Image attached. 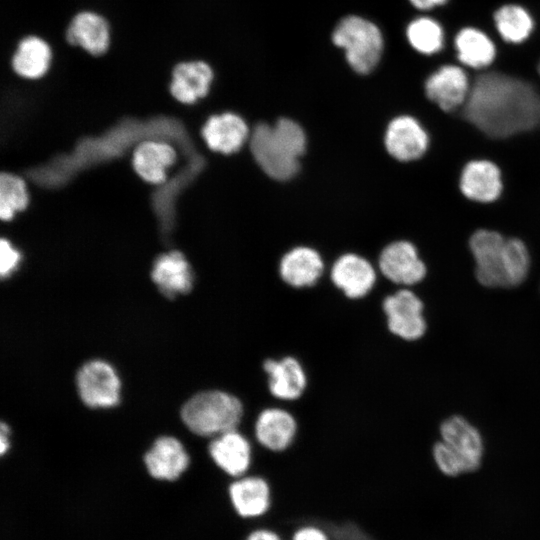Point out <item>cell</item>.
Segmentation results:
<instances>
[{
    "instance_id": "18",
    "label": "cell",
    "mask_w": 540,
    "mask_h": 540,
    "mask_svg": "<svg viewBox=\"0 0 540 540\" xmlns=\"http://www.w3.org/2000/svg\"><path fill=\"white\" fill-rule=\"evenodd\" d=\"M65 37L69 44L79 46L93 56H100L109 49L110 26L100 14L81 11L72 18Z\"/></svg>"
},
{
    "instance_id": "19",
    "label": "cell",
    "mask_w": 540,
    "mask_h": 540,
    "mask_svg": "<svg viewBox=\"0 0 540 540\" xmlns=\"http://www.w3.org/2000/svg\"><path fill=\"white\" fill-rule=\"evenodd\" d=\"M331 279L349 298H360L372 289L376 275L366 259L355 254H345L334 263Z\"/></svg>"
},
{
    "instance_id": "31",
    "label": "cell",
    "mask_w": 540,
    "mask_h": 540,
    "mask_svg": "<svg viewBox=\"0 0 540 540\" xmlns=\"http://www.w3.org/2000/svg\"><path fill=\"white\" fill-rule=\"evenodd\" d=\"M22 258L20 250L9 239L2 237L0 240V275L3 279L16 272Z\"/></svg>"
},
{
    "instance_id": "32",
    "label": "cell",
    "mask_w": 540,
    "mask_h": 540,
    "mask_svg": "<svg viewBox=\"0 0 540 540\" xmlns=\"http://www.w3.org/2000/svg\"><path fill=\"white\" fill-rule=\"evenodd\" d=\"M287 540H334L331 532L324 525L307 521L297 525L288 535Z\"/></svg>"
},
{
    "instance_id": "6",
    "label": "cell",
    "mask_w": 540,
    "mask_h": 540,
    "mask_svg": "<svg viewBox=\"0 0 540 540\" xmlns=\"http://www.w3.org/2000/svg\"><path fill=\"white\" fill-rule=\"evenodd\" d=\"M506 238L497 231L480 229L469 240L475 276L486 287H508L506 276Z\"/></svg>"
},
{
    "instance_id": "35",
    "label": "cell",
    "mask_w": 540,
    "mask_h": 540,
    "mask_svg": "<svg viewBox=\"0 0 540 540\" xmlns=\"http://www.w3.org/2000/svg\"><path fill=\"white\" fill-rule=\"evenodd\" d=\"M8 432L9 429L5 423L1 424L0 432V452L3 454L8 448Z\"/></svg>"
},
{
    "instance_id": "27",
    "label": "cell",
    "mask_w": 540,
    "mask_h": 540,
    "mask_svg": "<svg viewBox=\"0 0 540 540\" xmlns=\"http://www.w3.org/2000/svg\"><path fill=\"white\" fill-rule=\"evenodd\" d=\"M494 21L502 39L515 44L526 40L534 27L529 12L516 4L501 6L494 14Z\"/></svg>"
},
{
    "instance_id": "1",
    "label": "cell",
    "mask_w": 540,
    "mask_h": 540,
    "mask_svg": "<svg viewBox=\"0 0 540 540\" xmlns=\"http://www.w3.org/2000/svg\"><path fill=\"white\" fill-rule=\"evenodd\" d=\"M463 116L490 138H508L540 127V94L519 78L481 74L470 88Z\"/></svg>"
},
{
    "instance_id": "15",
    "label": "cell",
    "mask_w": 540,
    "mask_h": 540,
    "mask_svg": "<svg viewBox=\"0 0 540 540\" xmlns=\"http://www.w3.org/2000/svg\"><path fill=\"white\" fill-rule=\"evenodd\" d=\"M214 81V71L202 60L176 64L171 73L169 92L181 104L192 105L206 97Z\"/></svg>"
},
{
    "instance_id": "13",
    "label": "cell",
    "mask_w": 540,
    "mask_h": 540,
    "mask_svg": "<svg viewBox=\"0 0 540 540\" xmlns=\"http://www.w3.org/2000/svg\"><path fill=\"white\" fill-rule=\"evenodd\" d=\"M178 160L176 149L168 142L144 140L136 145L131 155V166L144 182L163 185L167 181V169Z\"/></svg>"
},
{
    "instance_id": "12",
    "label": "cell",
    "mask_w": 540,
    "mask_h": 540,
    "mask_svg": "<svg viewBox=\"0 0 540 540\" xmlns=\"http://www.w3.org/2000/svg\"><path fill=\"white\" fill-rule=\"evenodd\" d=\"M151 279L162 295L174 298L192 289L194 277L192 266L185 254L178 249H171L155 257Z\"/></svg>"
},
{
    "instance_id": "26",
    "label": "cell",
    "mask_w": 540,
    "mask_h": 540,
    "mask_svg": "<svg viewBox=\"0 0 540 540\" xmlns=\"http://www.w3.org/2000/svg\"><path fill=\"white\" fill-rule=\"evenodd\" d=\"M455 48L459 61L474 69L489 66L496 56L493 41L483 31L474 27H465L457 33Z\"/></svg>"
},
{
    "instance_id": "25",
    "label": "cell",
    "mask_w": 540,
    "mask_h": 540,
    "mask_svg": "<svg viewBox=\"0 0 540 540\" xmlns=\"http://www.w3.org/2000/svg\"><path fill=\"white\" fill-rule=\"evenodd\" d=\"M258 441L272 451H282L292 442L296 432V422L285 410L269 408L263 410L255 425Z\"/></svg>"
},
{
    "instance_id": "20",
    "label": "cell",
    "mask_w": 540,
    "mask_h": 540,
    "mask_svg": "<svg viewBox=\"0 0 540 540\" xmlns=\"http://www.w3.org/2000/svg\"><path fill=\"white\" fill-rule=\"evenodd\" d=\"M209 452L217 466L231 477L244 476L250 468V444L236 430L218 435L210 443Z\"/></svg>"
},
{
    "instance_id": "7",
    "label": "cell",
    "mask_w": 540,
    "mask_h": 540,
    "mask_svg": "<svg viewBox=\"0 0 540 540\" xmlns=\"http://www.w3.org/2000/svg\"><path fill=\"white\" fill-rule=\"evenodd\" d=\"M228 498L236 517L255 524L261 523L274 505L273 489L269 481L259 475L236 478L228 487Z\"/></svg>"
},
{
    "instance_id": "29",
    "label": "cell",
    "mask_w": 540,
    "mask_h": 540,
    "mask_svg": "<svg viewBox=\"0 0 540 540\" xmlns=\"http://www.w3.org/2000/svg\"><path fill=\"white\" fill-rule=\"evenodd\" d=\"M406 37L410 46L417 52L432 55L440 51L444 43L441 25L430 17H418L406 28Z\"/></svg>"
},
{
    "instance_id": "17",
    "label": "cell",
    "mask_w": 540,
    "mask_h": 540,
    "mask_svg": "<svg viewBox=\"0 0 540 540\" xmlns=\"http://www.w3.org/2000/svg\"><path fill=\"white\" fill-rule=\"evenodd\" d=\"M459 188L469 200L479 203L493 202L503 190L501 171L490 160H471L461 171Z\"/></svg>"
},
{
    "instance_id": "30",
    "label": "cell",
    "mask_w": 540,
    "mask_h": 540,
    "mask_svg": "<svg viewBox=\"0 0 540 540\" xmlns=\"http://www.w3.org/2000/svg\"><path fill=\"white\" fill-rule=\"evenodd\" d=\"M506 276L508 287L522 283L528 274L530 256L525 243L518 238H506Z\"/></svg>"
},
{
    "instance_id": "9",
    "label": "cell",
    "mask_w": 540,
    "mask_h": 540,
    "mask_svg": "<svg viewBox=\"0 0 540 540\" xmlns=\"http://www.w3.org/2000/svg\"><path fill=\"white\" fill-rule=\"evenodd\" d=\"M383 309L393 334L406 340H416L424 334L423 303L412 291L403 289L386 297Z\"/></svg>"
},
{
    "instance_id": "22",
    "label": "cell",
    "mask_w": 540,
    "mask_h": 540,
    "mask_svg": "<svg viewBox=\"0 0 540 540\" xmlns=\"http://www.w3.org/2000/svg\"><path fill=\"white\" fill-rule=\"evenodd\" d=\"M51 61L52 50L47 41L39 36L29 35L18 43L11 65L21 78L37 80L47 74Z\"/></svg>"
},
{
    "instance_id": "11",
    "label": "cell",
    "mask_w": 540,
    "mask_h": 540,
    "mask_svg": "<svg viewBox=\"0 0 540 540\" xmlns=\"http://www.w3.org/2000/svg\"><path fill=\"white\" fill-rule=\"evenodd\" d=\"M425 94L441 110L450 112L465 104L469 92V79L457 65H443L425 81Z\"/></svg>"
},
{
    "instance_id": "16",
    "label": "cell",
    "mask_w": 540,
    "mask_h": 540,
    "mask_svg": "<svg viewBox=\"0 0 540 540\" xmlns=\"http://www.w3.org/2000/svg\"><path fill=\"white\" fill-rule=\"evenodd\" d=\"M381 272L394 283L413 285L426 275L424 262L416 247L408 241H396L386 246L379 257Z\"/></svg>"
},
{
    "instance_id": "4",
    "label": "cell",
    "mask_w": 540,
    "mask_h": 540,
    "mask_svg": "<svg viewBox=\"0 0 540 540\" xmlns=\"http://www.w3.org/2000/svg\"><path fill=\"white\" fill-rule=\"evenodd\" d=\"M333 44L344 51L349 67L360 75L374 71L384 50L381 29L373 21L359 16L343 17L332 31Z\"/></svg>"
},
{
    "instance_id": "14",
    "label": "cell",
    "mask_w": 540,
    "mask_h": 540,
    "mask_svg": "<svg viewBox=\"0 0 540 540\" xmlns=\"http://www.w3.org/2000/svg\"><path fill=\"white\" fill-rule=\"evenodd\" d=\"M249 136L246 122L233 112L211 115L201 128V137L207 147L224 155L238 152Z\"/></svg>"
},
{
    "instance_id": "3",
    "label": "cell",
    "mask_w": 540,
    "mask_h": 540,
    "mask_svg": "<svg viewBox=\"0 0 540 540\" xmlns=\"http://www.w3.org/2000/svg\"><path fill=\"white\" fill-rule=\"evenodd\" d=\"M442 440L433 447L434 460L447 476L475 471L481 463L483 443L478 430L461 416L440 426Z\"/></svg>"
},
{
    "instance_id": "23",
    "label": "cell",
    "mask_w": 540,
    "mask_h": 540,
    "mask_svg": "<svg viewBox=\"0 0 540 540\" xmlns=\"http://www.w3.org/2000/svg\"><path fill=\"white\" fill-rule=\"evenodd\" d=\"M264 369L268 374L270 392L275 397L293 400L303 393L306 386V376L302 366L295 358L268 359L264 362Z\"/></svg>"
},
{
    "instance_id": "21",
    "label": "cell",
    "mask_w": 540,
    "mask_h": 540,
    "mask_svg": "<svg viewBox=\"0 0 540 540\" xmlns=\"http://www.w3.org/2000/svg\"><path fill=\"white\" fill-rule=\"evenodd\" d=\"M189 463L183 445L173 437L158 438L145 455L149 473L157 479L174 480L178 478Z\"/></svg>"
},
{
    "instance_id": "5",
    "label": "cell",
    "mask_w": 540,
    "mask_h": 540,
    "mask_svg": "<svg viewBox=\"0 0 540 540\" xmlns=\"http://www.w3.org/2000/svg\"><path fill=\"white\" fill-rule=\"evenodd\" d=\"M238 398L222 391H205L189 399L181 410L185 425L201 436L220 435L235 430L242 417Z\"/></svg>"
},
{
    "instance_id": "33",
    "label": "cell",
    "mask_w": 540,
    "mask_h": 540,
    "mask_svg": "<svg viewBox=\"0 0 540 540\" xmlns=\"http://www.w3.org/2000/svg\"><path fill=\"white\" fill-rule=\"evenodd\" d=\"M242 540H286V537L272 526L255 524L247 531Z\"/></svg>"
},
{
    "instance_id": "34",
    "label": "cell",
    "mask_w": 540,
    "mask_h": 540,
    "mask_svg": "<svg viewBox=\"0 0 540 540\" xmlns=\"http://www.w3.org/2000/svg\"><path fill=\"white\" fill-rule=\"evenodd\" d=\"M447 1L448 0H409V2L419 10H430L445 4Z\"/></svg>"
},
{
    "instance_id": "28",
    "label": "cell",
    "mask_w": 540,
    "mask_h": 540,
    "mask_svg": "<svg viewBox=\"0 0 540 540\" xmlns=\"http://www.w3.org/2000/svg\"><path fill=\"white\" fill-rule=\"evenodd\" d=\"M30 204V193L25 180L14 172L0 174V219L12 221L17 213L25 211Z\"/></svg>"
},
{
    "instance_id": "8",
    "label": "cell",
    "mask_w": 540,
    "mask_h": 540,
    "mask_svg": "<svg viewBox=\"0 0 540 540\" xmlns=\"http://www.w3.org/2000/svg\"><path fill=\"white\" fill-rule=\"evenodd\" d=\"M76 383L82 401L89 407H112L119 402V377L105 361L84 364L77 373Z\"/></svg>"
},
{
    "instance_id": "24",
    "label": "cell",
    "mask_w": 540,
    "mask_h": 540,
    "mask_svg": "<svg viewBox=\"0 0 540 540\" xmlns=\"http://www.w3.org/2000/svg\"><path fill=\"white\" fill-rule=\"evenodd\" d=\"M323 272L321 256L312 248L296 247L286 253L280 262V275L291 286L313 285Z\"/></svg>"
},
{
    "instance_id": "2",
    "label": "cell",
    "mask_w": 540,
    "mask_h": 540,
    "mask_svg": "<svg viewBox=\"0 0 540 540\" xmlns=\"http://www.w3.org/2000/svg\"><path fill=\"white\" fill-rule=\"evenodd\" d=\"M249 144L259 167L271 178L284 181L299 170L306 136L297 122L280 118L273 126L267 123L256 125L250 132Z\"/></svg>"
},
{
    "instance_id": "36",
    "label": "cell",
    "mask_w": 540,
    "mask_h": 540,
    "mask_svg": "<svg viewBox=\"0 0 540 540\" xmlns=\"http://www.w3.org/2000/svg\"><path fill=\"white\" fill-rule=\"evenodd\" d=\"M539 73H540V65H539Z\"/></svg>"
},
{
    "instance_id": "10",
    "label": "cell",
    "mask_w": 540,
    "mask_h": 540,
    "mask_svg": "<svg viewBox=\"0 0 540 540\" xmlns=\"http://www.w3.org/2000/svg\"><path fill=\"white\" fill-rule=\"evenodd\" d=\"M384 141L388 153L403 162L422 157L429 145L426 130L409 115L397 116L389 122Z\"/></svg>"
}]
</instances>
